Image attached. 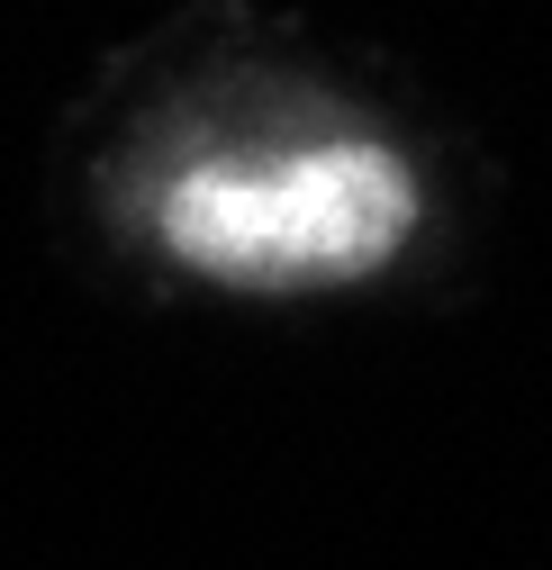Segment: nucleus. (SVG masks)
Wrapping results in <instances>:
<instances>
[{"mask_svg":"<svg viewBox=\"0 0 552 570\" xmlns=\"http://www.w3.org/2000/svg\"><path fill=\"white\" fill-rule=\"evenodd\" d=\"M417 236V181L381 146H308L263 164H190L164 190V245L236 291L363 281Z\"/></svg>","mask_w":552,"mask_h":570,"instance_id":"f257e3e1","label":"nucleus"}]
</instances>
